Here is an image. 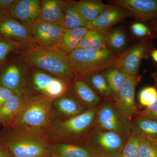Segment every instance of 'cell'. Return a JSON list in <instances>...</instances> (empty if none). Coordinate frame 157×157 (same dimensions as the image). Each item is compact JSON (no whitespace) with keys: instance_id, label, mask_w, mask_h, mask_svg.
<instances>
[{"instance_id":"8fae6325","label":"cell","mask_w":157,"mask_h":157,"mask_svg":"<svg viewBox=\"0 0 157 157\" xmlns=\"http://www.w3.org/2000/svg\"><path fill=\"white\" fill-rule=\"evenodd\" d=\"M66 30L63 25L36 21L31 32L33 42L41 47L58 48Z\"/></svg>"},{"instance_id":"484cf974","label":"cell","mask_w":157,"mask_h":157,"mask_svg":"<svg viewBox=\"0 0 157 157\" xmlns=\"http://www.w3.org/2000/svg\"><path fill=\"white\" fill-rule=\"evenodd\" d=\"M76 5L80 13L88 22L94 21L109 6L105 5L101 1H80L76 2Z\"/></svg>"},{"instance_id":"9a60e30c","label":"cell","mask_w":157,"mask_h":157,"mask_svg":"<svg viewBox=\"0 0 157 157\" xmlns=\"http://www.w3.org/2000/svg\"><path fill=\"white\" fill-rule=\"evenodd\" d=\"M41 5L39 0H15L10 15L31 31L38 19Z\"/></svg>"},{"instance_id":"f1b7e54d","label":"cell","mask_w":157,"mask_h":157,"mask_svg":"<svg viewBox=\"0 0 157 157\" xmlns=\"http://www.w3.org/2000/svg\"><path fill=\"white\" fill-rule=\"evenodd\" d=\"M127 44V38L123 31L119 29H115L108 32L107 47L113 52L121 53Z\"/></svg>"},{"instance_id":"cb8c5ba5","label":"cell","mask_w":157,"mask_h":157,"mask_svg":"<svg viewBox=\"0 0 157 157\" xmlns=\"http://www.w3.org/2000/svg\"><path fill=\"white\" fill-rule=\"evenodd\" d=\"M82 78L89 85L98 95H101L106 100V101L113 102L114 101V97L103 73L101 72H94L88 74Z\"/></svg>"},{"instance_id":"8d00e7d4","label":"cell","mask_w":157,"mask_h":157,"mask_svg":"<svg viewBox=\"0 0 157 157\" xmlns=\"http://www.w3.org/2000/svg\"><path fill=\"white\" fill-rule=\"evenodd\" d=\"M15 0H0V17L10 14L11 7Z\"/></svg>"},{"instance_id":"d6a6232c","label":"cell","mask_w":157,"mask_h":157,"mask_svg":"<svg viewBox=\"0 0 157 157\" xmlns=\"http://www.w3.org/2000/svg\"><path fill=\"white\" fill-rule=\"evenodd\" d=\"M138 99L140 105L148 107L157 100V89L153 86L144 88L139 93Z\"/></svg>"},{"instance_id":"6da1fadb","label":"cell","mask_w":157,"mask_h":157,"mask_svg":"<svg viewBox=\"0 0 157 157\" xmlns=\"http://www.w3.org/2000/svg\"><path fill=\"white\" fill-rule=\"evenodd\" d=\"M96 117V108H90L74 117L58 119L42 132L50 143L82 144L94 127Z\"/></svg>"},{"instance_id":"603a6c76","label":"cell","mask_w":157,"mask_h":157,"mask_svg":"<svg viewBox=\"0 0 157 157\" xmlns=\"http://www.w3.org/2000/svg\"><path fill=\"white\" fill-rule=\"evenodd\" d=\"M107 33L104 31L90 30L79 42L76 49L97 50L107 48Z\"/></svg>"},{"instance_id":"7c38bea8","label":"cell","mask_w":157,"mask_h":157,"mask_svg":"<svg viewBox=\"0 0 157 157\" xmlns=\"http://www.w3.org/2000/svg\"><path fill=\"white\" fill-rule=\"evenodd\" d=\"M111 2L126 9L142 22L157 20V0H113Z\"/></svg>"},{"instance_id":"1f68e13d","label":"cell","mask_w":157,"mask_h":157,"mask_svg":"<svg viewBox=\"0 0 157 157\" xmlns=\"http://www.w3.org/2000/svg\"><path fill=\"white\" fill-rule=\"evenodd\" d=\"M131 30L132 33L137 38L151 39L157 38L156 33L143 23L133 24L131 26Z\"/></svg>"},{"instance_id":"e575fe53","label":"cell","mask_w":157,"mask_h":157,"mask_svg":"<svg viewBox=\"0 0 157 157\" xmlns=\"http://www.w3.org/2000/svg\"><path fill=\"white\" fill-rule=\"evenodd\" d=\"M135 117L157 121V100L142 110H138Z\"/></svg>"},{"instance_id":"2e32d148","label":"cell","mask_w":157,"mask_h":157,"mask_svg":"<svg viewBox=\"0 0 157 157\" xmlns=\"http://www.w3.org/2000/svg\"><path fill=\"white\" fill-rule=\"evenodd\" d=\"M31 94L28 90L17 93L0 107V125L4 129H9L13 124Z\"/></svg>"},{"instance_id":"83f0119b","label":"cell","mask_w":157,"mask_h":157,"mask_svg":"<svg viewBox=\"0 0 157 157\" xmlns=\"http://www.w3.org/2000/svg\"><path fill=\"white\" fill-rule=\"evenodd\" d=\"M103 73L115 100L129 76L125 74L118 67L109 68Z\"/></svg>"},{"instance_id":"3957f363","label":"cell","mask_w":157,"mask_h":157,"mask_svg":"<svg viewBox=\"0 0 157 157\" xmlns=\"http://www.w3.org/2000/svg\"><path fill=\"white\" fill-rule=\"evenodd\" d=\"M125 52L116 53L107 48L97 50L76 49L67 54V59L75 76L82 78L90 73L117 67Z\"/></svg>"},{"instance_id":"d4e9b609","label":"cell","mask_w":157,"mask_h":157,"mask_svg":"<svg viewBox=\"0 0 157 157\" xmlns=\"http://www.w3.org/2000/svg\"><path fill=\"white\" fill-rule=\"evenodd\" d=\"M90 30L86 27L66 29L59 45V49L67 54L76 50L79 42Z\"/></svg>"},{"instance_id":"4dcf8cb0","label":"cell","mask_w":157,"mask_h":157,"mask_svg":"<svg viewBox=\"0 0 157 157\" xmlns=\"http://www.w3.org/2000/svg\"><path fill=\"white\" fill-rule=\"evenodd\" d=\"M140 157H157V144L145 136L139 135Z\"/></svg>"},{"instance_id":"ee69618b","label":"cell","mask_w":157,"mask_h":157,"mask_svg":"<svg viewBox=\"0 0 157 157\" xmlns=\"http://www.w3.org/2000/svg\"></svg>"},{"instance_id":"d590c367","label":"cell","mask_w":157,"mask_h":157,"mask_svg":"<svg viewBox=\"0 0 157 157\" xmlns=\"http://www.w3.org/2000/svg\"><path fill=\"white\" fill-rule=\"evenodd\" d=\"M16 94L12 90L0 85V107Z\"/></svg>"},{"instance_id":"7402d4cb","label":"cell","mask_w":157,"mask_h":157,"mask_svg":"<svg viewBox=\"0 0 157 157\" xmlns=\"http://www.w3.org/2000/svg\"><path fill=\"white\" fill-rule=\"evenodd\" d=\"M62 9L64 15L63 26L67 30L78 28H87L88 22L85 19L76 5V2H62Z\"/></svg>"},{"instance_id":"d6986e66","label":"cell","mask_w":157,"mask_h":157,"mask_svg":"<svg viewBox=\"0 0 157 157\" xmlns=\"http://www.w3.org/2000/svg\"><path fill=\"white\" fill-rule=\"evenodd\" d=\"M52 105L59 118L74 117L87 109L74 97L67 94L52 101Z\"/></svg>"},{"instance_id":"ab89813d","label":"cell","mask_w":157,"mask_h":157,"mask_svg":"<svg viewBox=\"0 0 157 157\" xmlns=\"http://www.w3.org/2000/svg\"><path fill=\"white\" fill-rule=\"evenodd\" d=\"M151 56L153 59L157 63V49H154L152 51Z\"/></svg>"},{"instance_id":"ffe728a7","label":"cell","mask_w":157,"mask_h":157,"mask_svg":"<svg viewBox=\"0 0 157 157\" xmlns=\"http://www.w3.org/2000/svg\"><path fill=\"white\" fill-rule=\"evenodd\" d=\"M62 2L56 0L42 1L37 21L63 26L64 18Z\"/></svg>"},{"instance_id":"74e56055","label":"cell","mask_w":157,"mask_h":157,"mask_svg":"<svg viewBox=\"0 0 157 157\" xmlns=\"http://www.w3.org/2000/svg\"><path fill=\"white\" fill-rule=\"evenodd\" d=\"M0 157H11L7 147L0 137Z\"/></svg>"},{"instance_id":"b9f144b4","label":"cell","mask_w":157,"mask_h":157,"mask_svg":"<svg viewBox=\"0 0 157 157\" xmlns=\"http://www.w3.org/2000/svg\"><path fill=\"white\" fill-rule=\"evenodd\" d=\"M147 137V138H148L149 139H150V140H151L152 141H154V142H155L157 144V137Z\"/></svg>"},{"instance_id":"e0dca14e","label":"cell","mask_w":157,"mask_h":157,"mask_svg":"<svg viewBox=\"0 0 157 157\" xmlns=\"http://www.w3.org/2000/svg\"><path fill=\"white\" fill-rule=\"evenodd\" d=\"M131 16H132V14L124 8L109 6L98 18L88 22L87 28L90 30L108 32L117 23Z\"/></svg>"},{"instance_id":"f35d334b","label":"cell","mask_w":157,"mask_h":157,"mask_svg":"<svg viewBox=\"0 0 157 157\" xmlns=\"http://www.w3.org/2000/svg\"><path fill=\"white\" fill-rule=\"evenodd\" d=\"M149 27L157 34V20L148 23Z\"/></svg>"},{"instance_id":"52a82bcc","label":"cell","mask_w":157,"mask_h":157,"mask_svg":"<svg viewBox=\"0 0 157 157\" xmlns=\"http://www.w3.org/2000/svg\"><path fill=\"white\" fill-rule=\"evenodd\" d=\"M96 110V128L114 132L126 140L132 135L130 122L117 110L112 101L101 103Z\"/></svg>"},{"instance_id":"7bdbcfd3","label":"cell","mask_w":157,"mask_h":157,"mask_svg":"<svg viewBox=\"0 0 157 157\" xmlns=\"http://www.w3.org/2000/svg\"><path fill=\"white\" fill-rule=\"evenodd\" d=\"M32 157H52L48 155H39L35 156Z\"/></svg>"},{"instance_id":"836d02e7","label":"cell","mask_w":157,"mask_h":157,"mask_svg":"<svg viewBox=\"0 0 157 157\" xmlns=\"http://www.w3.org/2000/svg\"><path fill=\"white\" fill-rule=\"evenodd\" d=\"M16 44L0 36V66L5 63L9 54L16 49Z\"/></svg>"},{"instance_id":"44dd1931","label":"cell","mask_w":157,"mask_h":157,"mask_svg":"<svg viewBox=\"0 0 157 157\" xmlns=\"http://www.w3.org/2000/svg\"><path fill=\"white\" fill-rule=\"evenodd\" d=\"M52 157H98L82 144L65 143H50Z\"/></svg>"},{"instance_id":"5b68a950","label":"cell","mask_w":157,"mask_h":157,"mask_svg":"<svg viewBox=\"0 0 157 157\" xmlns=\"http://www.w3.org/2000/svg\"><path fill=\"white\" fill-rule=\"evenodd\" d=\"M21 58L29 65L41 68L69 83L75 78L67 54L59 48L34 47L23 52Z\"/></svg>"},{"instance_id":"ba28073f","label":"cell","mask_w":157,"mask_h":157,"mask_svg":"<svg viewBox=\"0 0 157 157\" xmlns=\"http://www.w3.org/2000/svg\"><path fill=\"white\" fill-rule=\"evenodd\" d=\"M69 82L47 73L36 71L32 78V85L38 94L53 101L67 94Z\"/></svg>"},{"instance_id":"4316f807","label":"cell","mask_w":157,"mask_h":157,"mask_svg":"<svg viewBox=\"0 0 157 157\" xmlns=\"http://www.w3.org/2000/svg\"><path fill=\"white\" fill-rule=\"evenodd\" d=\"M132 135L157 137V121L135 117L130 121Z\"/></svg>"},{"instance_id":"5bb4252c","label":"cell","mask_w":157,"mask_h":157,"mask_svg":"<svg viewBox=\"0 0 157 157\" xmlns=\"http://www.w3.org/2000/svg\"><path fill=\"white\" fill-rule=\"evenodd\" d=\"M0 85L19 93L27 90L23 67L16 61L11 62L0 70Z\"/></svg>"},{"instance_id":"4fadbf2b","label":"cell","mask_w":157,"mask_h":157,"mask_svg":"<svg viewBox=\"0 0 157 157\" xmlns=\"http://www.w3.org/2000/svg\"><path fill=\"white\" fill-rule=\"evenodd\" d=\"M0 36L16 43L33 42L31 31L10 14L0 17Z\"/></svg>"},{"instance_id":"f546056e","label":"cell","mask_w":157,"mask_h":157,"mask_svg":"<svg viewBox=\"0 0 157 157\" xmlns=\"http://www.w3.org/2000/svg\"><path fill=\"white\" fill-rule=\"evenodd\" d=\"M117 157H140L139 135H132L128 137L120 154Z\"/></svg>"},{"instance_id":"30bf717a","label":"cell","mask_w":157,"mask_h":157,"mask_svg":"<svg viewBox=\"0 0 157 157\" xmlns=\"http://www.w3.org/2000/svg\"><path fill=\"white\" fill-rule=\"evenodd\" d=\"M152 39H142L127 50L117 67L127 76H138L141 60L148 58L152 51Z\"/></svg>"},{"instance_id":"7a4b0ae2","label":"cell","mask_w":157,"mask_h":157,"mask_svg":"<svg viewBox=\"0 0 157 157\" xmlns=\"http://www.w3.org/2000/svg\"><path fill=\"white\" fill-rule=\"evenodd\" d=\"M0 137L11 157L50 155V143L42 131L23 128L4 129Z\"/></svg>"},{"instance_id":"9c48e42d","label":"cell","mask_w":157,"mask_h":157,"mask_svg":"<svg viewBox=\"0 0 157 157\" xmlns=\"http://www.w3.org/2000/svg\"><path fill=\"white\" fill-rule=\"evenodd\" d=\"M141 76H129L123 86L113 102L117 110L130 121L136 117L138 110L135 101V89Z\"/></svg>"},{"instance_id":"60d3db41","label":"cell","mask_w":157,"mask_h":157,"mask_svg":"<svg viewBox=\"0 0 157 157\" xmlns=\"http://www.w3.org/2000/svg\"><path fill=\"white\" fill-rule=\"evenodd\" d=\"M151 76L155 82L156 85L157 86V73L156 72L151 73Z\"/></svg>"},{"instance_id":"277c9868","label":"cell","mask_w":157,"mask_h":157,"mask_svg":"<svg viewBox=\"0 0 157 157\" xmlns=\"http://www.w3.org/2000/svg\"><path fill=\"white\" fill-rule=\"evenodd\" d=\"M59 118L52 101L38 94H31L17 119L9 129L42 131Z\"/></svg>"},{"instance_id":"8992f818","label":"cell","mask_w":157,"mask_h":157,"mask_svg":"<svg viewBox=\"0 0 157 157\" xmlns=\"http://www.w3.org/2000/svg\"><path fill=\"white\" fill-rule=\"evenodd\" d=\"M127 140L117 133L94 126L82 145L98 157H117Z\"/></svg>"},{"instance_id":"ac0fdd59","label":"cell","mask_w":157,"mask_h":157,"mask_svg":"<svg viewBox=\"0 0 157 157\" xmlns=\"http://www.w3.org/2000/svg\"><path fill=\"white\" fill-rule=\"evenodd\" d=\"M72 90L74 98L87 109L96 108L102 103L101 97L82 78L74 80Z\"/></svg>"}]
</instances>
